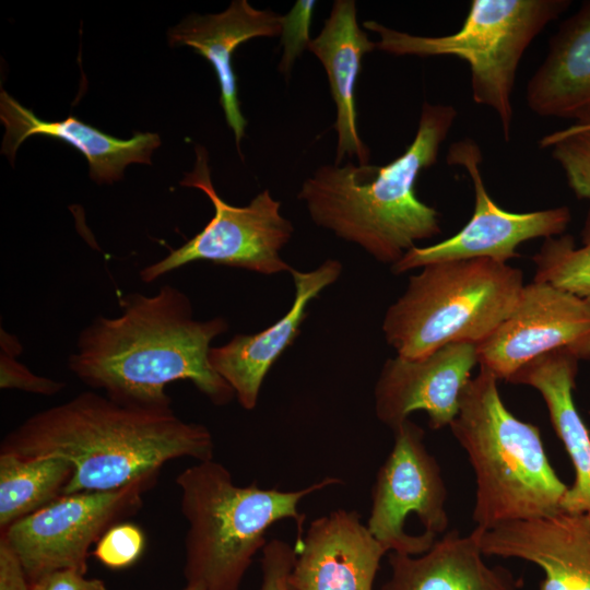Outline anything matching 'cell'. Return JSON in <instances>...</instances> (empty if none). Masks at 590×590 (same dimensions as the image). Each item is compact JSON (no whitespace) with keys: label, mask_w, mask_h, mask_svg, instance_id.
Here are the masks:
<instances>
[{"label":"cell","mask_w":590,"mask_h":590,"mask_svg":"<svg viewBox=\"0 0 590 590\" xmlns=\"http://www.w3.org/2000/svg\"><path fill=\"white\" fill-rule=\"evenodd\" d=\"M294 547L296 590H373L387 553L359 514L345 509L315 519Z\"/></svg>","instance_id":"cell-15"},{"label":"cell","mask_w":590,"mask_h":590,"mask_svg":"<svg viewBox=\"0 0 590 590\" xmlns=\"http://www.w3.org/2000/svg\"><path fill=\"white\" fill-rule=\"evenodd\" d=\"M295 556V547L290 543L280 539L268 541L262 548L259 590H296L291 579Z\"/></svg>","instance_id":"cell-29"},{"label":"cell","mask_w":590,"mask_h":590,"mask_svg":"<svg viewBox=\"0 0 590 590\" xmlns=\"http://www.w3.org/2000/svg\"><path fill=\"white\" fill-rule=\"evenodd\" d=\"M282 19V14L256 9L247 0H234L223 12L190 14L168 31L172 47L188 46L211 63L220 86V104L240 155L247 121L237 95L233 55L252 38L280 36Z\"/></svg>","instance_id":"cell-17"},{"label":"cell","mask_w":590,"mask_h":590,"mask_svg":"<svg viewBox=\"0 0 590 590\" xmlns=\"http://www.w3.org/2000/svg\"><path fill=\"white\" fill-rule=\"evenodd\" d=\"M581 247L571 235L546 238L533 256L534 281L567 291L590 304V209L581 229Z\"/></svg>","instance_id":"cell-24"},{"label":"cell","mask_w":590,"mask_h":590,"mask_svg":"<svg viewBox=\"0 0 590 590\" xmlns=\"http://www.w3.org/2000/svg\"><path fill=\"white\" fill-rule=\"evenodd\" d=\"M476 532L444 533L421 555L391 553V575L382 590H520L522 581L484 560Z\"/></svg>","instance_id":"cell-21"},{"label":"cell","mask_w":590,"mask_h":590,"mask_svg":"<svg viewBox=\"0 0 590 590\" xmlns=\"http://www.w3.org/2000/svg\"><path fill=\"white\" fill-rule=\"evenodd\" d=\"M74 468L56 456L0 452V529L47 506L63 493Z\"/></svg>","instance_id":"cell-23"},{"label":"cell","mask_w":590,"mask_h":590,"mask_svg":"<svg viewBox=\"0 0 590 590\" xmlns=\"http://www.w3.org/2000/svg\"><path fill=\"white\" fill-rule=\"evenodd\" d=\"M0 119L5 128L2 153L11 161L30 137L58 139L84 155L90 165V176L98 184L121 179L125 168L131 163L151 164L153 151L161 145L156 133L137 132L132 138L122 140L73 116L59 121L42 120L3 90L0 93Z\"/></svg>","instance_id":"cell-18"},{"label":"cell","mask_w":590,"mask_h":590,"mask_svg":"<svg viewBox=\"0 0 590 590\" xmlns=\"http://www.w3.org/2000/svg\"><path fill=\"white\" fill-rule=\"evenodd\" d=\"M393 434L371 488L366 526L386 552L421 555L447 532V487L422 427L409 418Z\"/></svg>","instance_id":"cell-9"},{"label":"cell","mask_w":590,"mask_h":590,"mask_svg":"<svg viewBox=\"0 0 590 590\" xmlns=\"http://www.w3.org/2000/svg\"><path fill=\"white\" fill-rule=\"evenodd\" d=\"M375 49L376 42L358 25L354 0H335L322 30L309 44L308 50L326 70L335 104L334 165H341L345 157H355L359 165L369 164V149L357 129L355 91L363 57Z\"/></svg>","instance_id":"cell-19"},{"label":"cell","mask_w":590,"mask_h":590,"mask_svg":"<svg viewBox=\"0 0 590 590\" xmlns=\"http://www.w3.org/2000/svg\"><path fill=\"white\" fill-rule=\"evenodd\" d=\"M485 556L520 558L544 571L538 590H590V518L559 511L473 529Z\"/></svg>","instance_id":"cell-14"},{"label":"cell","mask_w":590,"mask_h":590,"mask_svg":"<svg viewBox=\"0 0 590 590\" xmlns=\"http://www.w3.org/2000/svg\"><path fill=\"white\" fill-rule=\"evenodd\" d=\"M341 271V263L334 259L308 272L292 269L295 298L286 315L263 331L237 334L224 345L210 349L211 367L232 387L245 410L257 405L266 375L296 339L309 302L335 282Z\"/></svg>","instance_id":"cell-16"},{"label":"cell","mask_w":590,"mask_h":590,"mask_svg":"<svg viewBox=\"0 0 590 590\" xmlns=\"http://www.w3.org/2000/svg\"><path fill=\"white\" fill-rule=\"evenodd\" d=\"M457 117L450 105L424 102L406 150L385 166L322 165L297 194L314 223L394 264L415 243L440 233L438 212L415 194L421 172L434 165Z\"/></svg>","instance_id":"cell-3"},{"label":"cell","mask_w":590,"mask_h":590,"mask_svg":"<svg viewBox=\"0 0 590 590\" xmlns=\"http://www.w3.org/2000/svg\"><path fill=\"white\" fill-rule=\"evenodd\" d=\"M523 287L519 269L491 259L430 263L388 308L382 331L405 358L451 343L479 345L511 315Z\"/></svg>","instance_id":"cell-6"},{"label":"cell","mask_w":590,"mask_h":590,"mask_svg":"<svg viewBox=\"0 0 590 590\" xmlns=\"http://www.w3.org/2000/svg\"><path fill=\"white\" fill-rule=\"evenodd\" d=\"M31 590H107L103 580L85 578L74 569L49 573L31 583Z\"/></svg>","instance_id":"cell-30"},{"label":"cell","mask_w":590,"mask_h":590,"mask_svg":"<svg viewBox=\"0 0 590 590\" xmlns=\"http://www.w3.org/2000/svg\"><path fill=\"white\" fill-rule=\"evenodd\" d=\"M196 163L186 173L181 186L201 190L212 202L210 222L182 246L163 259L143 268L140 278L153 282L164 274L194 261H210L262 274L293 269L280 256L294 232L281 214V202L269 189L262 190L249 204L236 206L224 201L211 181L208 152L196 145Z\"/></svg>","instance_id":"cell-8"},{"label":"cell","mask_w":590,"mask_h":590,"mask_svg":"<svg viewBox=\"0 0 590 590\" xmlns=\"http://www.w3.org/2000/svg\"><path fill=\"white\" fill-rule=\"evenodd\" d=\"M182 590H202V589L196 586L186 585V587Z\"/></svg>","instance_id":"cell-32"},{"label":"cell","mask_w":590,"mask_h":590,"mask_svg":"<svg viewBox=\"0 0 590 590\" xmlns=\"http://www.w3.org/2000/svg\"><path fill=\"white\" fill-rule=\"evenodd\" d=\"M569 0H472L462 27L446 36H420L390 28L377 21L363 27L379 37L376 49L394 56H456L471 70L476 104L497 114L509 140L511 93L520 59L544 27L566 11Z\"/></svg>","instance_id":"cell-7"},{"label":"cell","mask_w":590,"mask_h":590,"mask_svg":"<svg viewBox=\"0 0 590 590\" xmlns=\"http://www.w3.org/2000/svg\"><path fill=\"white\" fill-rule=\"evenodd\" d=\"M447 162L469 173L475 193L474 212L456 235L427 247H413L391 266L403 273L424 266L456 260L486 258L507 263L518 257L517 247L538 237H557L571 220L568 206L527 213L502 209L487 193L481 174L482 153L475 141L463 139L449 146Z\"/></svg>","instance_id":"cell-11"},{"label":"cell","mask_w":590,"mask_h":590,"mask_svg":"<svg viewBox=\"0 0 590 590\" xmlns=\"http://www.w3.org/2000/svg\"><path fill=\"white\" fill-rule=\"evenodd\" d=\"M0 452L68 460L74 468L62 493L68 495L119 489L157 476L179 458L213 459L214 440L206 426L173 409L131 406L85 391L27 417L4 436Z\"/></svg>","instance_id":"cell-2"},{"label":"cell","mask_w":590,"mask_h":590,"mask_svg":"<svg viewBox=\"0 0 590 590\" xmlns=\"http://www.w3.org/2000/svg\"><path fill=\"white\" fill-rule=\"evenodd\" d=\"M477 363L473 343L447 344L418 358H389L375 387L378 420L393 432L411 413L424 411L430 428L449 427Z\"/></svg>","instance_id":"cell-13"},{"label":"cell","mask_w":590,"mask_h":590,"mask_svg":"<svg viewBox=\"0 0 590 590\" xmlns=\"http://www.w3.org/2000/svg\"><path fill=\"white\" fill-rule=\"evenodd\" d=\"M0 590H31L21 562L10 545L0 538Z\"/></svg>","instance_id":"cell-31"},{"label":"cell","mask_w":590,"mask_h":590,"mask_svg":"<svg viewBox=\"0 0 590 590\" xmlns=\"http://www.w3.org/2000/svg\"><path fill=\"white\" fill-rule=\"evenodd\" d=\"M156 475L119 489L61 495L1 531L30 583L60 569L87 570L92 545L115 524L134 515Z\"/></svg>","instance_id":"cell-10"},{"label":"cell","mask_w":590,"mask_h":590,"mask_svg":"<svg viewBox=\"0 0 590 590\" xmlns=\"http://www.w3.org/2000/svg\"><path fill=\"white\" fill-rule=\"evenodd\" d=\"M527 104L542 117L590 123V0L563 21L528 82Z\"/></svg>","instance_id":"cell-20"},{"label":"cell","mask_w":590,"mask_h":590,"mask_svg":"<svg viewBox=\"0 0 590 590\" xmlns=\"http://www.w3.org/2000/svg\"><path fill=\"white\" fill-rule=\"evenodd\" d=\"M497 382L481 367L467 385L449 426L475 474L472 519L481 531L553 516L562 511L569 487L552 467L539 427L505 406Z\"/></svg>","instance_id":"cell-5"},{"label":"cell","mask_w":590,"mask_h":590,"mask_svg":"<svg viewBox=\"0 0 590 590\" xmlns=\"http://www.w3.org/2000/svg\"><path fill=\"white\" fill-rule=\"evenodd\" d=\"M116 317L98 316L79 334L68 367L84 385L131 406L172 409L166 386L189 380L212 403L225 405L232 387L211 367L214 338L228 328L222 317L193 318L189 297L165 284L153 295L120 297Z\"/></svg>","instance_id":"cell-1"},{"label":"cell","mask_w":590,"mask_h":590,"mask_svg":"<svg viewBox=\"0 0 590 590\" xmlns=\"http://www.w3.org/2000/svg\"><path fill=\"white\" fill-rule=\"evenodd\" d=\"M557 351L590 361V304L535 281L524 285L511 315L477 345L481 367L508 382L529 362Z\"/></svg>","instance_id":"cell-12"},{"label":"cell","mask_w":590,"mask_h":590,"mask_svg":"<svg viewBox=\"0 0 590 590\" xmlns=\"http://www.w3.org/2000/svg\"><path fill=\"white\" fill-rule=\"evenodd\" d=\"M316 1L297 0L292 9L283 15L281 45L282 56L279 62V71L284 76H290L296 59L311 42L309 32Z\"/></svg>","instance_id":"cell-28"},{"label":"cell","mask_w":590,"mask_h":590,"mask_svg":"<svg viewBox=\"0 0 590 590\" xmlns=\"http://www.w3.org/2000/svg\"><path fill=\"white\" fill-rule=\"evenodd\" d=\"M578 362L567 351L552 352L526 364L509 382L531 386L542 396L553 428L575 471L574 483L565 493L560 509L590 518V434L573 398Z\"/></svg>","instance_id":"cell-22"},{"label":"cell","mask_w":590,"mask_h":590,"mask_svg":"<svg viewBox=\"0 0 590 590\" xmlns=\"http://www.w3.org/2000/svg\"><path fill=\"white\" fill-rule=\"evenodd\" d=\"M342 483L328 476L297 491L235 484L231 472L210 459L184 469L176 477L180 510L187 521L184 575L202 590H239L256 554L267 544L270 527L293 520L296 542L306 516L298 510L307 496Z\"/></svg>","instance_id":"cell-4"},{"label":"cell","mask_w":590,"mask_h":590,"mask_svg":"<svg viewBox=\"0 0 590 590\" xmlns=\"http://www.w3.org/2000/svg\"><path fill=\"white\" fill-rule=\"evenodd\" d=\"M144 547L143 531L131 522H120L101 538L92 555L107 568L123 569L139 559Z\"/></svg>","instance_id":"cell-27"},{"label":"cell","mask_w":590,"mask_h":590,"mask_svg":"<svg viewBox=\"0 0 590 590\" xmlns=\"http://www.w3.org/2000/svg\"><path fill=\"white\" fill-rule=\"evenodd\" d=\"M541 148H551L567 184L578 199L590 200V123H576L544 137Z\"/></svg>","instance_id":"cell-25"},{"label":"cell","mask_w":590,"mask_h":590,"mask_svg":"<svg viewBox=\"0 0 590 590\" xmlns=\"http://www.w3.org/2000/svg\"><path fill=\"white\" fill-rule=\"evenodd\" d=\"M23 346L19 339L1 329L0 331V387L17 389L42 396L59 393L66 384L59 380L35 375L17 361Z\"/></svg>","instance_id":"cell-26"}]
</instances>
